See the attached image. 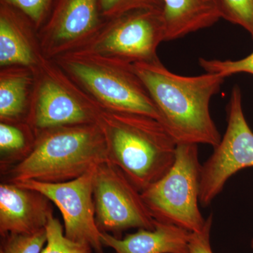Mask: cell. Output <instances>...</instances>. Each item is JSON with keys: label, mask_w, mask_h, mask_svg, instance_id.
<instances>
[{"label": "cell", "mask_w": 253, "mask_h": 253, "mask_svg": "<svg viewBox=\"0 0 253 253\" xmlns=\"http://www.w3.org/2000/svg\"><path fill=\"white\" fill-rule=\"evenodd\" d=\"M212 214L206 219L204 229L200 232L191 233V237L186 253H214L211 244Z\"/></svg>", "instance_id": "cb8c5ba5"}, {"label": "cell", "mask_w": 253, "mask_h": 253, "mask_svg": "<svg viewBox=\"0 0 253 253\" xmlns=\"http://www.w3.org/2000/svg\"><path fill=\"white\" fill-rule=\"evenodd\" d=\"M191 233L155 220L152 230L139 229L121 239L101 232V239L104 247L111 248L116 253H186Z\"/></svg>", "instance_id": "5bb4252c"}, {"label": "cell", "mask_w": 253, "mask_h": 253, "mask_svg": "<svg viewBox=\"0 0 253 253\" xmlns=\"http://www.w3.org/2000/svg\"><path fill=\"white\" fill-rule=\"evenodd\" d=\"M95 168L77 179L64 182L25 180L14 183L39 191L57 206L62 214L66 238L88 245L95 253H104L101 231L95 219L93 197Z\"/></svg>", "instance_id": "30bf717a"}, {"label": "cell", "mask_w": 253, "mask_h": 253, "mask_svg": "<svg viewBox=\"0 0 253 253\" xmlns=\"http://www.w3.org/2000/svg\"><path fill=\"white\" fill-rule=\"evenodd\" d=\"M51 201L36 190L14 183L0 184V235L33 234L45 229Z\"/></svg>", "instance_id": "7c38bea8"}, {"label": "cell", "mask_w": 253, "mask_h": 253, "mask_svg": "<svg viewBox=\"0 0 253 253\" xmlns=\"http://www.w3.org/2000/svg\"><path fill=\"white\" fill-rule=\"evenodd\" d=\"M96 123L106 139L109 161L141 193L174 164L176 144L158 120L101 107Z\"/></svg>", "instance_id": "7a4b0ae2"}, {"label": "cell", "mask_w": 253, "mask_h": 253, "mask_svg": "<svg viewBox=\"0 0 253 253\" xmlns=\"http://www.w3.org/2000/svg\"><path fill=\"white\" fill-rule=\"evenodd\" d=\"M160 114V122L178 144L215 147L221 137L210 111V103L225 78L214 73L183 76L168 70L160 59L132 63Z\"/></svg>", "instance_id": "6da1fadb"}, {"label": "cell", "mask_w": 253, "mask_h": 253, "mask_svg": "<svg viewBox=\"0 0 253 253\" xmlns=\"http://www.w3.org/2000/svg\"><path fill=\"white\" fill-rule=\"evenodd\" d=\"M201 163L197 144L176 145L172 168L141 193L155 220L200 232L206 219L200 211Z\"/></svg>", "instance_id": "5b68a950"}, {"label": "cell", "mask_w": 253, "mask_h": 253, "mask_svg": "<svg viewBox=\"0 0 253 253\" xmlns=\"http://www.w3.org/2000/svg\"><path fill=\"white\" fill-rule=\"evenodd\" d=\"M199 64L205 72L220 75L225 78L238 73H249L253 76V51L244 59L235 61L201 58Z\"/></svg>", "instance_id": "44dd1931"}, {"label": "cell", "mask_w": 253, "mask_h": 253, "mask_svg": "<svg viewBox=\"0 0 253 253\" xmlns=\"http://www.w3.org/2000/svg\"><path fill=\"white\" fill-rule=\"evenodd\" d=\"M162 9L163 0H101V14L106 20L134 10Z\"/></svg>", "instance_id": "7402d4cb"}, {"label": "cell", "mask_w": 253, "mask_h": 253, "mask_svg": "<svg viewBox=\"0 0 253 253\" xmlns=\"http://www.w3.org/2000/svg\"><path fill=\"white\" fill-rule=\"evenodd\" d=\"M0 253H41L46 244V229L33 234H9L1 236Z\"/></svg>", "instance_id": "d6986e66"}, {"label": "cell", "mask_w": 253, "mask_h": 253, "mask_svg": "<svg viewBox=\"0 0 253 253\" xmlns=\"http://www.w3.org/2000/svg\"><path fill=\"white\" fill-rule=\"evenodd\" d=\"M46 244L41 253H91L86 244L74 242L66 237L64 229L57 218L51 214L46 225Z\"/></svg>", "instance_id": "ac0fdd59"}, {"label": "cell", "mask_w": 253, "mask_h": 253, "mask_svg": "<svg viewBox=\"0 0 253 253\" xmlns=\"http://www.w3.org/2000/svg\"><path fill=\"white\" fill-rule=\"evenodd\" d=\"M52 61L101 107L144 115L160 122L157 108L132 63L83 49Z\"/></svg>", "instance_id": "277c9868"}, {"label": "cell", "mask_w": 253, "mask_h": 253, "mask_svg": "<svg viewBox=\"0 0 253 253\" xmlns=\"http://www.w3.org/2000/svg\"><path fill=\"white\" fill-rule=\"evenodd\" d=\"M165 41L211 27L223 19L220 0H163Z\"/></svg>", "instance_id": "9a60e30c"}, {"label": "cell", "mask_w": 253, "mask_h": 253, "mask_svg": "<svg viewBox=\"0 0 253 253\" xmlns=\"http://www.w3.org/2000/svg\"><path fill=\"white\" fill-rule=\"evenodd\" d=\"M36 135L27 123H0V168L1 174L31 152Z\"/></svg>", "instance_id": "e0dca14e"}, {"label": "cell", "mask_w": 253, "mask_h": 253, "mask_svg": "<svg viewBox=\"0 0 253 253\" xmlns=\"http://www.w3.org/2000/svg\"><path fill=\"white\" fill-rule=\"evenodd\" d=\"M35 74L26 122L35 135L52 128L96 123L101 106L54 61L43 56Z\"/></svg>", "instance_id": "8992f818"}, {"label": "cell", "mask_w": 253, "mask_h": 253, "mask_svg": "<svg viewBox=\"0 0 253 253\" xmlns=\"http://www.w3.org/2000/svg\"><path fill=\"white\" fill-rule=\"evenodd\" d=\"M164 41L162 10L139 9L106 20L80 49L134 63L157 59L158 46Z\"/></svg>", "instance_id": "ba28073f"}, {"label": "cell", "mask_w": 253, "mask_h": 253, "mask_svg": "<svg viewBox=\"0 0 253 253\" xmlns=\"http://www.w3.org/2000/svg\"><path fill=\"white\" fill-rule=\"evenodd\" d=\"M223 19L244 28L253 40V0H220Z\"/></svg>", "instance_id": "ffe728a7"}, {"label": "cell", "mask_w": 253, "mask_h": 253, "mask_svg": "<svg viewBox=\"0 0 253 253\" xmlns=\"http://www.w3.org/2000/svg\"><path fill=\"white\" fill-rule=\"evenodd\" d=\"M107 161L106 139L97 123L60 126L38 133L31 152L3 174L10 183L64 182Z\"/></svg>", "instance_id": "3957f363"}, {"label": "cell", "mask_w": 253, "mask_h": 253, "mask_svg": "<svg viewBox=\"0 0 253 253\" xmlns=\"http://www.w3.org/2000/svg\"><path fill=\"white\" fill-rule=\"evenodd\" d=\"M38 29L14 6L0 2V66H26L36 69L42 54Z\"/></svg>", "instance_id": "4fadbf2b"}, {"label": "cell", "mask_w": 253, "mask_h": 253, "mask_svg": "<svg viewBox=\"0 0 253 253\" xmlns=\"http://www.w3.org/2000/svg\"><path fill=\"white\" fill-rule=\"evenodd\" d=\"M93 197L95 219L101 232L121 239L128 229H154L155 219L140 191L110 161L95 168Z\"/></svg>", "instance_id": "52a82bcc"}, {"label": "cell", "mask_w": 253, "mask_h": 253, "mask_svg": "<svg viewBox=\"0 0 253 253\" xmlns=\"http://www.w3.org/2000/svg\"><path fill=\"white\" fill-rule=\"evenodd\" d=\"M35 71L33 68L21 66L1 68V123L18 124L26 122L36 78Z\"/></svg>", "instance_id": "2e32d148"}, {"label": "cell", "mask_w": 253, "mask_h": 253, "mask_svg": "<svg viewBox=\"0 0 253 253\" xmlns=\"http://www.w3.org/2000/svg\"><path fill=\"white\" fill-rule=\"evenodd\" d=\"M105 22L101 0H53L49 14L37 33L42 54L53 60L81 49Z\"/></svg>", "instance_id": "8fae6325"}, {"label": "cell", "mask_w": 253, "mask_h": 253, "mask_svg": "<svg viewBox=\"0 0 253 253\" xmlns=\"http://www.w3.org/2000/svg\"><path fill=\"white\" fill-rule=\"evenodd\" d=\"M0 2L22 11L33 21L38 31L49 14L53 0H0Z\"/></svg>", "instance_id": "603a6c76"}, {"label": "cell", "mask_w": 253, "mask_h": 253, "mask_svg": "<svg viewBox=\"0 0 253 253\" xmlns=\"http://www.w3.org/2000/svg\"><path fill=\"white\" fill-rule=\"evenodd\" d=\"M251 248L253 249V237L252 240H251Z\"/></svg>", "instance_id": "d4e9b609"}, {"label": "cell", "mask_w": 253, "mask_h": 253, "mask_svg": "<svg viewBox=\"0 0 253 253\" xmlns=\"http://www.w3.org/2000/svg\"><path fill=\"white\" fill-rule=\"evenodd\" d=\"M227 126L214 152L201 166L200 204L209 206L220 194L228 179L245 168L253 167V132L243 110L238 86L231 91L226 108Z\"/></svg>", "instance_id": "9c48e42d"}]
</instances>
